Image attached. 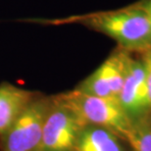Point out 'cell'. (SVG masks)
Instances as JSON below:
<instances>
[{"label": "cell", "mask_w": 151, "mask_h": 151, "mask_svg": "<svg viewBox=\"0 0 151 151\" xmlns=\"http://www.w3.org/2000/svg\"><path fill=\"white\" fill-rule=\"evenodd\" d=\"M59 95L86 125L104 127L128 142L132 121L118 100L84 94L76 89Z\"/></svg>", "instance_id": "7a4b0ae2"}, {"label": "cell", "mask_w": 151, "mask_h": 151, "mask_svg": "<svg viewBox=\"0 0 151 151\" xmlns=\"http://www.w3.org/2000/svg\"><path fill=\"white\" fill-rule=\"evenodd\" d=\"M139 6L141 9H143L145 11V13L148 16L150 22H151V0H138L135 2Z\"/></svg>", "instance_id": "8fae6325"}, {"label": "cell", "mask_w": 151, "mask_h": 151, "mask_svg": "<svg viewBox=\"0 0 151 151\" xmlns=\"http://www.w3.org/2000/svg\"><path fill=\"white\" fill-rule=\"evenodd\" d=\"M66 22L80 24L106 35L117 47L132 54H142L151 49V22L137 3L109 11L74 16Z\"/></svg>", "instance_id": "6da1fadb"}, {"label": "cell", "mask_w": 151, "mask_h": 151, "mask_svg": "<svg viewBox=\"0 0 151 151\" xmlns=\"http://www.w3.org/2000/svg\"><path fill=\"white\" fill-rule=\"evenodd\" d=\"M74 151H131L129 144L104 127L86 125Z\"/></svg>", "instance_id": "ba28073f"}, {"label": "cell", "mask_w": 151, "mask_h": 151, "mask_svg": "<svg viewBox=\"0 0 151 151\" xmlns=\"http://www.w3.org/2000/svg\"><path fill=\"white\" fill-rule=\"evenodd\" d=\"M86 126L59 94L50 95V104L38 151H74Z\"/></svg>", "instance_id": "277c9868"}, {"label": "cell", "mask_w": 151, "mask_h": 151, "mask_svg": "<svg viewBox=\"0 0 151 151\" xmlns=\"http://www.w3.org/2000/svg\"><path fill=\"white\" fill-rule=\"evenodd\" d=\"M131 54L117 47L96 70L74 89L84 94L118 100Z\"/></svg>", "instance_id": "5b68a950"}, {"label": "cell", "mask_w": 151, "mask_h": 151, "mask_svg": "<svg viewBox=\"0 0 151 151\" xmlns=\"http://www.w3.org/2000/svg\"><path fill=\"white\" fill-rule=\"evenodd\" d=\"M37 93L9 83L0 84V137L12 126Z\"/></svg>", "instance_id": "52a82bcc"}, {"label": "cell", "mask_w": 151, "mask_h": 151, "mask_svg": "<svg viewBox=\"0 0 151 151\" xmlns=\"http://www.w3.org/2000/svg\"><path fill=\"white\" fill-rule=\"evenodd\" d=\"M49 104L50 96L37 93L0 137V151H38Z\"/></svg>", "instance_id": "3957f363"}, {"label": "cell", "mask_w": 151, "mask_h": 151, "mask_svg": "<svg viewBox=\"0 0 151 151\" xmlns=\"http://www.w3.org/2000/svg\"><path fill=\"white\" fill-rule=\"evenodd\" d=\"M139 56L141 60L143 61L144 68H145L146 83H147V88H148L149 100L151 104V49L142 54H139Z\"/></svg>", "instance_id": "30bf717a"}, {"label": "cell", "mask_w": 151, "mask_h": 151, "mask_svg": "<svg viewBox=\"0 0 151 151\" xmlns=\"http://www.w3.org/2000/svg\"><path fill=\"white\" fill-rule=\"evenodd\" d=\"M131 54L118 102L132 121L151 113L145 68L140 56Z\"/></svg>", "instance_id": "8992f818"}, {"label": "cell", "mask_w": 151, "mask_h": 151, "mask_svg": "<svg viewBox=\"0 0 151 151\" xmlns=\"http://www.w3.org/2000/svg\"><path fill=\"white\" fill-rule=\"evenodd\" d=\"M128 144L131 151H151V113L132 121Z\"/></svg>", "instance_id": "9c48e42d"}]
</instances>
